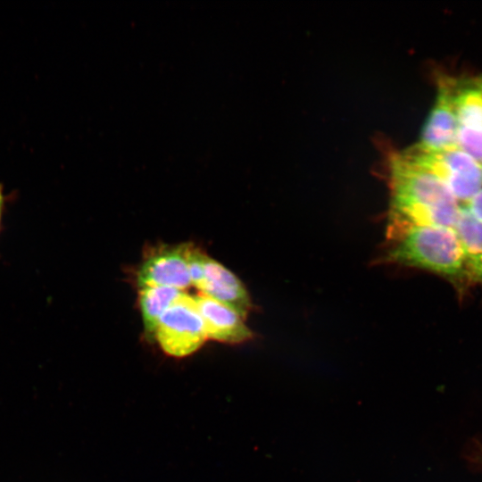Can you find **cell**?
I'll list each match as a JSON object with an SVG mask.
<instances>
[{"instance_id": "obj_1", "label": "cell", "mask_w": 482, "mask_h": 482, "mask_svg": "<svg viewBox=\"0 0 482 482\" xmlns=\"http://www.w3.org/2000/svg\"><path fill=\"white\" fill-rule=\"evenodd\" d=\"M391 204L387 230L409 226L454 229L461 206L435 175L402 153L390 163Z\"/></svg>"}, {"instance_id": "obj_2", "label": "cell", "mask_w": 482, "mask_h": 482, "mask_svg": "<svg viewBox=\"0 0 482 482\" xmlns=\"http://www.w3.org/2000/svg\"><path fill=\"white\" fill-rule=\"evenodd\" d=\"M388 237L394 241L386 261L423 269L453 281L468 279L461 245L453 228L409 226Z\"/></svg>"}, {"instance_id": "obj_3", "label": "cell", "mask_w": 482, "mask_h": 482, "mask_svg": "<svg viewBox=\"0 0 482 482\" xmlns=\"http://www.w3.org/2000/svg\"><path fill=\"white\" fill-rule=\"evenodd\" d=\"M401 153L440 179L459 204H465L482 188V164L457 145L430 151L416 145Z\"/></svg>"}, {"instance_id": "obj_4", "label": "cell", "mask_w": 482, "mask_h": 482, "mask_svg": "<svg viewBox=\"0 0 482 482\" xmlns=\"http://www.w3.org/2000/svg\"><path fill=\"white\" fill-rule=\"evenodd\" d=\"M206 339L195 297L187 293L163 313L154 337L162 350L176 358L192 354Z\"/></svg>"}, {"instance_id": "obj_5", "label": "cell", "mask_w": 482, "mask_h": 482, "mask_svg": "<svg viewBox=\"0 0 482 482\" xmlns=\"http://www.w3.org/2000/svg\"><path fill=\"white\" fill-rule=\"evenodd\" d=\"M188 246L189 243H182L152 250L137 269V287H169L185 291L192 286L187 268Z\"/></svg>"}, {"instance_id": "obj_6", "label": "cell", "mask_w": 482, "mask_h": 482, "mask_svg": "<svg viewBox=\"0 0 482 482\" xmlns=\"http://www.w3.org/2000/svg\"><path fill=\"white\" fill-rule=\"evenodd\" d=\"M455 83L452 79H440L435 104L417 144L420 148L438 151L456 146L458 124L454 107Z\"/></svg>"}, {"instance_id": "obj_7", "label": "cell", "mask_w": 482, "mask_h": 482, "mask_svg": "<svg viewBox=\"0 0 482 482\" xmlns=\"http://www.w3.org/2000/svg\"><path fill=\"white\" fill-rule=\"evenodd\" d=\"M194 297L207 339L241 344L253 338L245 319L235 310L201 293Z\"/></svg>"}, {"instance_id": "obj_8", "label": "cell", "mask_w": 482, "mask_h": 482, "mask_svg": "<svg viewBox=\"0 0 482 482\" xmlns=\"http://www.w3.org/2000/svg\"><path fill=\"white\" fill-rule=\"evenodd\" d=\"M204 280L199 292L232 308L245 319L252 302L240 278L207 253L204 259Z\"/></svg>"}, {"instance_id": "obj_9", "label": "cell", "mask_w": 482, "mask_h": 482, "mask_svg": "<svg viewBox=\"0 0 482 482\" xmlns=\"http://www.w3.org/2000/svg\"><path fill=\"white\" fill-rule=\"evenodd\" d=\"M454 229L461 245L467 278L482 285V222L462 206Z\"/></svg>"}, {"instance_id": "obj_10", "label": "cell", "mask_w": 482, "mask_h": 482, "mask_svg": "<svg viewBox=\"0 0 482 482\" xmlns=\"http://www.w3.org/2000/svg\"><path fill=\"white\" fill-rule=\"evenodd\" d=\"M186 293L183 290L169 287H145L139 288L138 305L142 318L145 337L154 340L158 323L168 310Z\"/></svg>"}, {"instance_id": "obj_11", "label": "cell", "mask_w": 482, "mask_h": 482, "mask_svg": "<svg viewBox=\"0 0 482 482\" xmlns=\"http://www.w3.org/2000/svg\"><path fill=\"white\" fill-rule=\"evenodd\" d=\"M454 107L458 129L482 130V87L479 79L455 83Z\"/></svg>"}, {"instance_id": "obj_12", "label": "cell", "mask_w": 482, "mask_h": 482, "mask_svg": "<svg viewBox=\"0 0 482 482\" xmlns=\"http://www.w3.org/2000/svg\"><path fill=\"white\" fill-rule=\"evenodd\" d=\"M205 253L189 243L187 250V268L191 285L201 289L204 280V259Z\"/></svg>"}, {"instance_id": "obj_13", "label": "cell", "mask_w": 482, "mask_h": 482, "mask_svg": "<svg viewBox=\"0 0 482 482\" xmlns=\"http://www.w3.org/2000/svg\"><path fill=\"white\" fill-rule=\"evenodd\" d=\"M464 207L476 220L482 222V188L465 204Z\"/></svg>"}, {"instance_id": "obj_14", "label": "cell", "mask_w": 482, "mask_h": 482, "mask_svg": "<svg viewBox=\"0 0 482 482\" xmlns=\"http://www.w3.org/2000/svg\"><path fill=\"white\" fill-rule=\"evenodd\" d=\"M4 197L3 187L0 185V228H1V220H2L3 209H4Z\"/></svg>"}, {"instance_id": "obj_15", "label": "cell", "mask_w": 482, "mask_h": 482, "mask_svg": "<svg viewBox=\"0 0 482 482\" xmlns=\"http://www.w3.org/2000/svg\"><path fill=\"white\" fill-rule=\"evenodd\" d=\"M480 85L482 87V79H479Z\"/></svg>"}]
</instances>
